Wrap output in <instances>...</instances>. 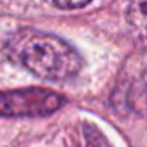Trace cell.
<instances>
[{
    "instance_id": "obj_1",
    "label": "cell",
    "mask_w": 147,
    "mask_h": 147,
    "mask_svg": "<svg viewBox=\"0 0 147 147\" xmlns=\"http://www.w3.org/2000/svg\"><path fill=\"white\" fill-rule=\"evenodd\" d=\"M5 54L45 80H67L82 69V57L67 42L36 30H19L7 38Z\"/></svg>"
},
{
    "instance_id": "obj_2",
    "label": "cell",
    "mask_w": 147,
    "mask_h": 147,
    "mask_svg": "<svg viewBox=\"0 0 147 147\" xmlns=\"http://www.w3.org/2000/svg\"><path fill=\"white\" fill-rule=\"evenodd\" d=\"M64 104L59 94L45 88H24L0 92V116H47Z\"/></svg>"
},
{
    "instance_id": "obj_3",
    "label": "cell",
    "mask_w": 147,
    "mask_h": 147,
    "mask_svg": "<svg viewBox=\"0 0 147 147\" xmlns=\"http://www.w3.org/2000/svg\"><path fill=\"white\" fill-rule=\"evenodd\" d=\"M52 5L61 7V9H75V7H83L90 0H47Z\"/></svg>"
}]
</instances>
